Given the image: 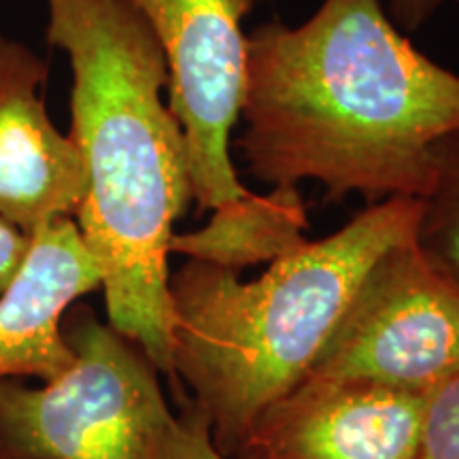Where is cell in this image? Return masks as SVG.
I'll return each instance as SVG.
<instances>
[{
  "label": "cell",
  "instance_id": "cell-1",
  "mask_svg": "<svg viewBox=\"0 0 459 459\" xmlns=\"http://www.w3.org/2000/svg\"><path fill=\"white\" fill-rule=\"evenodd\" d=\"M238 126L247 172L271 187L423 198L434 147L459 132V74L417 49L383 0H321L302 24L249 32Z\"/></svg>",
  "mask_w": 459,
  "mask_h": 459
},
{
  "label": "cell",
  "instance_id": "cell-2",
  "mask_svg": "<svg viewBox=\"0 0 459 459\" xmlns=\"http://www.w3.org/2000/svg\"><path fill=\"white\" fill-rule=\"evenodd\" d=\"M73 73L71 139L85 170L74 221L100 266L107 324L172 375L170 243L192 198L162 49L128 0H45Z\"/></svg>",
  "mask_w": 459,
  "mask_h": 459
},
{
  "label": "cell",
  "instance_id": "cell-3",
  "mask_svg": "<svg viewBox=\"0 0 459 459\" xmlns=\"http://www.w3.org/2000/svg\"><path fill=\"white\" fill-rule=\"evenodd\" d=\"M419 211V198L368 204L254 281L196 260L170 273L172 375L186 381L226 455H237L255 419L311 375L375 262L415 240Z\"/></svg>",
  "mask_w": 459,
  "mask_h": 459
},
{
  "label": "cell",
  "instance_id": "cell-4",
  "mask_svg": "<svg viewBox=\"0 0 459 459\" xmlns=\"http://www.w3.org/2000/svg\"><path fill=\"white\" fill-rule=\"evenodd\" d=\"M66 338L65 372L41 387L0 383V457L164 459L177 415L156 366L88 308Z\"/></svg>",
  "mask_w": 459,
  "mask_h": 459
},
{
  "label": "cell",
  "instance_id": "cell-5",
  "mask_svg": "<svg viewBox=\"0 0 459 459\" xmlns=\"http://www.w3.org/2000/svg\"><path fill=\"white\" fill-rule=\"evenodd\" d=\"M162 49L200 211L249 196L232 156L247 85L245 20L262 0H128Z\"/></svg>",
  "mask_w": 459,
  "mask_h": 459
},
{
  "label": "cell",
  "instance_id": "cell-6",
  "mask_svg": "<svg viewBox=\"0 0 459 459\" xmlns=\"http://www.w3.org/2000/svg\"><path fill=\"white\" fill-rule=\"evenodd\" d=\"M459 372V287L415 240L378 257L308 377L429 395Z\"/></svg>",
  "mask_w": 459,
  "mask_h": 459
},
{
  "label": "cell",
  "instance_id": "cell-7",
  "mask_svg": "<svg viewBox=\"0 0 459 459\" xmlns=\"http://www.w3.org/2000/svg\"><path fill=\"white\" fill-rule=\"evenodd\" d=\"M428 395L307 377L255 419L243 459H421Z\"/></svg>",
  "mask_w": 459,
  "mask_h": 459
},
{
  "label": "cell",
  "instance_id": "cell-8",
  "mask_svg": "<svg viewBox=\"0 0 459 459\" xmlns=\"http://www.w3.org/2000/svg\"><path fill=\"white\" fill-rule=\"evenodd\" d=\"M45 82L41 57L0 37V217L26 234L74 217L85 194L77 145L45 111Z\"/></svg>",
  "mask_w": 459,
  "mask_h": 459
},
{
  "label": "cell",
  "instance_id": "cell-9",
  "mask_svg": "<svg viewBox=\"0 0 459 459\" xmlns=\"http://www.w3.org/2000/svg\"><path fill=\"white\" fill-rule=\"evenodd\" d=\"M20 273L0 294V383L15 377L49 381L74 358L65 313L79 298L100 290L102 274L74 217H62L30 234Z\"/></svg>",
  "mask_w": 459,
  "mask_h": 459
},
{
  "label": "cell",
  "instance_id": "cell-10",
  "mask_svg": "<svg viewBox=\"0 0 459 459\" xmlns=\"http://www.w3.org/2000/svg\"><path fill=\"white\" fill-rule=\"evenodd\" d=\"M308 215L300 189L281 186L251 192L238 203L211 211L209 221L172 237L170 254L223 271L273 264L307 243Z\"/></svg>",
  "mask_w": 459,
  "mask_h": 459
},
{
  "label": "cell",
  "instance_id": "cell-11",
  "mask_svg": "<svg viewBox=\"0 0 459 459\" xmlns=\"http://www.w3.org/2000/svg\"><path fill=\"white\" fill-rule=\"evenodd\" d=\"M421 200L415 245L459 287V132L434 147V179Z\"/></svg>",
  "mask_w": 459,
  "mask_h": 459
},
{
  "label": "cell",
  "instance_id": "cell-12",
  "mask_svg": "<svg viewBox=\"0 0 459 459\" xmlns=\"http://www.w3.org/2000/svg\"><path fill=\"white\" fill-rule=\"evenodd\" d=\"M421 459H459V372L428 395Z\"/></svg>",
  "mask_w": 459,
  "mask_h": 459
},
{
  "label": "cell",
  "instance_id": "cell-13",
  "mask_svg": "<svg viewBox=\"0 0 459 459\" xmlns=\"http://www.w3.org/2000/svg\"><path fill=\"white\" fill-rule=\"evenodd\" d=\"M164 459H243L237 455H226L215 445L206 417L187 402L186 409L175 417V426L170 429L169 445H166Z\"/></svg>",
  "mask_w": 459,
  "mask_h": 459
},
{
  "label": "cell",
  "instance_id": "cell-14",
  "mask_svg": "<svg viewBox=\"0 0 459 459\" xmlns=\"http://www.w3.org/2000/svg\"><path fill=\"white\" fill-rule=\"evenodd\" d=\"M30 234L0 217V294L7 290L30 249Z\"/></svg>",
  "mask_w": 459,
  "mask_h": 459
},
{
  "label": "cell",
  "instance_id": "cell-15",
  "mask_svg": "<svg viewBox=\"0 0 459 459\" xmlns=\"http://www.w3.org/2000/svg\"><path fill=\"white\" fill-rule=\"evenodd\" d=\"M446 0H383L387 13L404 32H417L438 13Z\"/></svg>",
  "mask_w": 459,
  "mask_h": 459
},
{
  "label": "cell",
  "instance_id": "cell-16",
  "mask_svg": "<svg viewBox=\"0 0 459 459\" xmlns=\"http://www.w3.org/2000/svg\"><path fill=\"white\" fill-rule=\"evenodd\" d=\"M262 3H273V0H262Z\"/></svg>",
  "mask_w": 459,
  "mask_h": 459
},
{
  "label": "cell",
  "instance_id": "cell-17",
  "mask_svg": "<svg viewBox=\"0 0 459 459\" xmlns=\"http://www.w3.org/2000/svg\"><path fill=\"white\" fill-rule=\"evenodd\" d=\"M453 3H455V4H457V7H459V0H453Z\"/></svg>",
  "mask_w": 459,
  "mask_h": 459
}]
</instances>
